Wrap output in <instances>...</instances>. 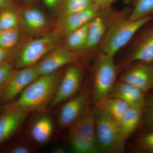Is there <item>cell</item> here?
<instances>
[{
    "label": "cell",
    "mask_w": 153,
    "mask_h": 153,
    "mask_svg": "<svg viewBox=\"0 0 153 153\" xmlns=\"http://www.w3.org/2000/svg\"><path fill=\"white\" fill-rule=\"evenodd\" d=\"M62 74L58 70L39 76L27 86L19 98L7 105L29 113L44 111L50 104Z\"/></svg>",
    "instance_id": "obj_1"
},
{
    "label": "cell",
    "mask_w": 153,
    "mask_h": 153,
    "mask_svg": "<svg viewBox=\"0 0 153 153\" xmlns=\"http://www.w3.org/2000/svg\"><path fill=\"white\" fill-rule=\"evenodd\" d=\"M153 19V15L130 20L120 15L111 25L100 44V52L114 57L144 25Z\"/></svg>",
    "instance_id": "obj_2"
},
{
    "label": "cell",
    "mask_w": 153,
    "mask_h": 153,
    "mask_svg": "<svg viewBox=\"0 0 153 153\" xmlns=\"http://www.w3.org/2000/svg\"><path fill=\"white\" fill-rule=\"evenodd\" d=\"M96 143L100 153H123L126 141L118 123L112 117L95 106Z\"/></svg>",
    "instance_id": "obj_3"
},
{
    "label": "cell",
    "mask_w": 153,
    "mask_h": 153,
    "mask_svg": "<svg viewBox=\"0 0 153 153\" xmlns=\"http://www.w3.org/2000/svg\"><path fill=\"white\" fill-rule=\"evenodd\" d=\"M117 73L113 57L100 52L94 66L91 99L94 104L108 97L116 82Z\"/></svg>",
    "instance_id": "obj_4"
},
{
    "label": "cell",
    "mask_w": 153,
    "mask_h": 153,
    "mask_svg": "<svg viewBox=\"0 0 153 153\" xmlns=\"http://www.w3.org/2000/svg\"><path fill=\"white\" fill-rule=\"evenodd\" d=\"M60 36L52 33L30 41L15 56L13 63L16 69L32 67L40 61L52 49L57 47Z\"/></svg>",
    "instance_id": "obj_5"
},
{
    "label": "cell",
    "mask_w": 153,
    "mask_h": 153,
    "mask_svg": "<svg viewBox=\"0 0 153 153\" xmlns=\"http://www.w3.org/2000/svg\"><path fill=\"white\" fill-rule=\"evenodd\" d=\"M91 91L89 85H84L78 93L65 101L58 116L60 128H68L74 124L90 108Z\"/></svg>",
    "instance_id": "obj_6"
},
{
    "label": "cell",
    "mask_w": 153,
    "mask_h": 153,
    "mask_svg": "<svg viewBox=\"0 0 153 153\" xmlns=\"http://www.w3.org/2000/svg\"><path fill=\"white\" fill-rule=\"evenodd\" d=\"M83 74L84 68L80 64L75 62L68 66L61 76L50 106H57L78 93L81 88Z\"/></svg>",
    "instance_id": "obj_7"
},
{
    "label": "cell",
    "mask_w": 153,
    "mask_h": 153,
    "mask_svg": "<svg viewBox=\"0 0 153 153\" xmlns=\"http://www.w3.org/2000/svg\"><path fill=\"white\" fill-rule=\"evenodd\" d=\"M39 76L33 66L14 69L7 82L0 91V105L4 106L13 101Z\"/></svg>",
    "instance_id": "obj_8"
},
{
    "label": "cell",
    "mask_w": 153,
    "mask_h": 153,
    "mask_svg": "<svg viewBox=\"0 0 153 153\" xmlns=\"http://www.w3.org/2000/svg\"><path fill=\"white\" fill-rule=\"evenodd\" d=\"M120 15L110 7L100 8L91 20L84 50L92 51L99 45L111 25Z\"/></svg>",
    "instance_id": "obj_9"
},
{
    "label": "cell",
    "mask_w": 153,
    "mask_h": 153,
    "mask_svg": "<svg viewBox=\"0 0 153 153\" xmlns=\"http://www.w3.org/2000/svg\"><path fill=\"white\" fill-rule=\"evenodd\" d=\"M130 54L124 63L126 68L135 61L153 63V19L139 30Z\"/></svg>",
    "instance_id": "obj_10"
},
{
    "label": "cell",
    "mask_w": 153,
    "mask_h": 153,
    "mask_svg": "<svg viewBox=\"0 0 153 153\" xmlns=\"http://www.w3.org/2000/svg\"><path fill=\"white\" fill-rule=\"evenodd\" d=\"M79 59L76 52L65 47H56L33 67L41 76L54 73L63 66L77 62Z\"/></svg>",
    "instance_id": "obj_11"
},
{
    "label": "cell",
    "mask_w": 153,
    "mask_h": 153,
    "mask_svg": "<svg viewBox=\"0 0 153 153\" xmlns=\"http://www.w3.org/2000/svg\"><path fill=\"white\" fill-rule=\"evenodd\" d=\"M119 80L134 85L146 93L153 88V63L133 62L126 68Z\"/></svg>",
    "instance_id": "obj_12"
},
{
    "label": "cell",
    "mask_w": 153,
    "mask_h": 153,
    "mask_svg": "<svg viewBox=\"0 0 153 153\" xmlns=\"http://www.w3.org/2000/svg\"><path fill=\"white\" fill-rule=\"evenodd\" d=\"M29 113L19 108L4 105L0 114V145L17 132Z\"/></svg>",
    "instance_id": "obj_13"
},
{
    "label": "cell",
    "mask_w": 153,
    "mask_h": 153,
    "mask_svg": "<svg viewBox=\"0 0 153 153\" xmlns=\"http://www.w3.org/2000/svg\"><path fill=\"white\" fill-rule=\"evenodd\" d=\"M108 96L120 99L131 107L143 110L147 102L145 92L134 85L119 80L115 82Z\"/></svg>",
    "instance_id": "obj_14"
},
{
    "label": "cell",
    "mask_w": 153,
    "mask_h": 153,
    "mask_svg": "<svg viewBox=\"0 0 153 153\" xmlns=\"http://www.w3.org/2000/svg\"><path fill=\"white\" fill-rule=\"evenodd\" d=\"M100 8L98 4L94 2L84 10L62 16L60 25L61 32L67 35L82 27L90 22Z\"/></svg>",
    "instance_id": "obj_15"
},
{
    "label": "cell",
    "mask_w": 153,
    "mask_h": 153,
    "mask_svg": "<svg viewBox=\"0 0 153 153\" xmlns=\"http://www.w3.org/2000/svg\"><path fill=\"white\" fill-rule=\"evenodd\" d=\"M53 132V124L47 115H41L36 118L30 126V135L36 144L44 145L51 138Z\"/></svg>",
    "instance_id": "obj_16"
},
{
    "label": "cell",
    "mask_w": 153,
    "mask_h": 153,
    "mask_svg": "<svg viewBox=\"0 0 153 153\" xmlns=\"http://www.w3.org/2000/svg\"><path fill=\"white\" fill-rule=\"evenodd\" d=\"M68 128V140L74 153H100L97 145L85 136L74 125Z\"/></svg>",
    "instance_id": "obj_17"
},
{
    "label": "cell",
    "mask_w": 153,
    "mask_h": 153,
    "mask_svg": "<svg viewBox=\"0 0 153 153\" xmlns=\"http://www.w3.org/2000/svg\"><path fill=\"white\" fill-rule=\"evenodd\" d=\"M143 116V110L130 107L118 122L121 133L126 141L139 126Z\"/></svg>",
    "instance_id": "obj_18"
},
{
    "label": "cell",
    "mask_w": 153,
    "mask_h": 153,
    "mask_svg": "<svg viewBox=\"0 0 153 153\" xmlns=\"http://www.w3.org/2000/svg\"><path fill=\"white\" fill-rule=\"evenodd\" d=\"M94 104V106L111 117L117 123L131 107L120 99L108 96Z\"/></svg>",
    "instance_id": "obj_19"
},
{
    "label": "cell",
    "mask_w": 153,
    "mask_h": 153,
    "mask_svg": "<svg viewBox=\"0 0 153 153\" xmlns=\"http://www.w3.org/2000/svg\"><path fill=\"white\" fill-rule=\"evenodd\" d=\"M22 22L25 27L32 31H38L45 29L47 26V20L45 15L37 9L25 10L22 13Z\"/></svg>",
    "instance_id": "obj_20"
},
{
    "label": "cell",
    "mask_w": 153,
    "mask_h": 153,
    "mask_svg": "<svg viewBox=\"0 0 153 153\" xmlns=\"http://www.w3.org/2000/svg\"><path fill=\"white\" fill-rule=\"evenodd\" d=\"M90 22L66 35L65 47L75 52L85 49Z\"/></svg>",
    "instance_id": "obj_21"
},
{
    "label": "cell",
    "mask_w": 153,
    "mask_h": 153,
    "mask_svg": "<svg viewBox=\"0 0 153 153\" xmlns=\"http://www.w3.org/2000/svg\"><path fill=\"white\" fill-rule=\"evenodd\" d=\"M74 125L85 136L96 145L95 116L93 108H90Z\"/></svg>",
    "instance_id": "obj_22"
},
{
    "label": "cell",
    "mask_w": 153,
    "mask_h": 153,
    "mask_svg": "<svg viewBox=\"0 0 153 153\" xmlns=\"http://www.w3.org/2000/svg\"><path fill=\"white\" fill-rule=\"evenodd\" d=\"M153 15V0H136L128 19L136 20Z\"/></svg>",
    "instance_id": "obj_23"
},
{
    "label": "cell",
    "mask_w": 153,
    "mask_h": 153,
    "mask_svg": "<svg viewBox=\"0 0 153 153\" xmlns=\"http://www.w3.org/2000/svg\"><path fill=\"white\" fill-rule=\"evenodd\" d=\"M8 7L2 9L0 12V30L19 27V16L15 11Z\"/></svg>",
    "instance_id": "obj_24"
},
{
    "label": "cell",
    "mask_w": 153,
    "mask_h": 153,
    "mask_svg": "<svg viewBox=\"0 0 153 153\" xmlns=\"http://www.w3.org/2000/svg\"><path fill=\"white\" fill-rule=\"evenodd\" d=\"M94 3L93 0H63L61 16H66L87 8Z\"/></svg>",
    "instance_id": "obj_25"
},
{
    "label": "cell",
    "mask_w": 153,
    "mask_h": 153,
    "mask_svg": "<svg viewBox=\"0 0 153 153\" xmlns=\"http://www.w3.org/2000/svg\"><path fill=\"white\" fill-rule=\"evenodd\" d=\"M19 36V27L0 30V47L12 49L18 43Z\"/></svg>",
    "instance_id": "obj_26"
},
{
    "label": "cell",
    "mask_w": 153,
    "mask_h": 153,
    "mask_svg": "<svg viewBox=\"0 0 153 153\" xmlns=\"http://www.w3.org/2000/svg\"><path fill=\"white\" fill-rule=\"evenodd\" d=\"M136 145L143 152L153 153V130L140 136L137 139Z\"/></svg>",
    "instance_id": "obj_27"
},
{
    "label": "cell",
    "mask_w": 153,
    "mask_h": 153,
    "mask_svg": "<svg viewBox=\"0 0 153 153\" xmlns=\"http://www.w3.org/2000/svg\"><path fill=\"white\" fill-rule=\"evenodd\" d=\"M13 63L10 61L0 64V91L7 82L13 69Z\"/></svg>",
    "instance_id": "obj_28"
},
{
    "label": "cell",
    "mask_w": 153,
    "mask_h": 153,
    "mask_svg": "<svg viewBox=\"0 0 153 153\" xmlns=\"http://www.w3.org/2000/svg\"><path fill=\"white\" fill-rule=\"evenodd\" d=\"M146 125L150 130H153V96L147 102L146 106L143 110Z\"/></svg>",
    "instance_id": "obj_29"
},
{
    "label": "cell",
    "mask_w": 153,
    "mask_h": 153,
    "mask_svg": "<svg viewBox=\"0 0 153 153\" xmlns=\"http://www.w3.org/2000/svg\"><path fill=\"white\" fill-rule=\"evenodd\" d=\"M33 146L26 143H23L17 144L11 147L6 151L8 153H32L35 152Z\"/></svg>",
    "instance_id": "obj_30"
},
{
    "label": "cell",
    "mask_w": 153,
    "mask_h": 153,
    "mask_svg": "<svg viewBox=\"0 0 153 153\" xmlns=\"http://www.w3.org/2000/svg\"><path fill=\"white\" fill-rule=\"evenodd\" d=\"M12 49L0 47V64L9 61L8 59L12 55Z\"/></svg>",
    "instance_id": "obj_31"
},
{
    "label": "cell",
    "mask_w": 153,
    "mask_h": 153,
    "mask_svg": "<svg viewBox=\"0 0 153 153\" xmlns=\"http://www.w3.org/2000/svg\"><path fill=\"white\" fill-rule=\"evenodd\" d=\"M117 0H93L94 3L98 4L100 8L110 7L111 4Z\"/></svg>",
    "instance_id": "obj_32"
},
{
    "label": "cell",
    "mask_w": 153,
    "mask_h": 153,
    "mask_svg": "<svg viewBox=\"0 0 153 153\" xmlns=\"http://www.w3.org/2000/svg\"><path fill=\"white\" fill-rule=\"evenodd\" d=\"M46 5L50 8H54L59 4L61 0H43Z\"/></svg>",
    "instance_id": "obj_33"
},
{
    "label": "cell",
    "mask_w": 153,
    "mask_h": 153,
    "mask_svg": "<svg viewBox=\"0 0 153 153\" xmlns=\"http://www.w3.org/2000/svg\"><path fill=\"white\" fill-rule=\"evenodd\" d=\"M12 0H0V10L10 7Z\"/></svg>",
    "instance_id": "obj_34"
},
{
    "label": "cell",
    "mask_w": 153,
    "mask_h": 153,
    "mask_svg": "<svg viewBox=\"0 0 153 153\" xmlns=\"http://www.w3.org/2000/svg\"><path fill=\"white\" fill-rule=\"evenodd\" d=\"M51 152L53 153H65L66 152V150L63 146H57L53 148Z\"/></svg>",
    "instance_id": "obj_35"
},
{
    "label": "cell",
    "mask_w": 153,
    "mask_h": 153,
    "mask_svg": "<svg viewBox=\"0 0 153 153\" xmlns=\"http://www.w3.org/2000/svg\"><path fill=\"white\" fill-rule=\"evenodd\" d=\"M25 2L27 4H30V3L33 2L35 0H25Z\"/></svg>",
    "instance_id": "obj_36"
},
{
    "label": "cell",
    "mask_w": 153,
    "mask_h": 153,
    "mask_svg": "<svg viewBox=\"0 0 153 153\" xmlns=\"http://www.w3.org/2000/svg\"><path fill=\"white\" fill-rule=\"evenodd\" d=\"M126 1H131V0H126Z\"/></svg>",
    "instance_id": "obj_37"
}]
</instances>
